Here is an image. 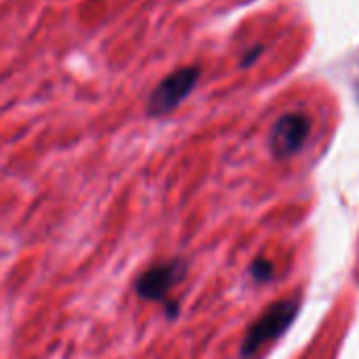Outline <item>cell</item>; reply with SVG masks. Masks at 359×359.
<instances>
[{"instance_id":"obj_3","label":"cell","mask_w":359,"mask_h":359,"mask_svg":"<svg viewBox=\"0 0 359 359\" xmlns=\"http://www.w3.org/2000/svg\"><path fill=\"white\" fill-rule=\"evenodd\" d=\"M200 78V67H181L166 78L154 88L147 101V116L149 118H160L170 111H175L196 88Z\"/></svg>"},{"instance_id":"obj_2","label":"cell","mask_w":359,"mask_h":359,"mask_svg":"<svg viewBox=\"0 0 359 359\" xmlns=\"http://www.w3.org/2000/svg\"><path fill=\"white\" fill-rule=\"evenodd\" d=\"M185 271H187V265L181 259L158 263L139 276V280L135 284V292L143 301L162 303L166 307V313L170 318H175L177 316V303H170L168 297H170V290L185 278Z\"/></svg>"},{"instance_id":"obj_1","label":"cell","mask_w":359,"mask_h":359,"mask_svg":"<svg viewBox=\"0 0 359 359\" xmlns=\"http://www.w3.org/2000/svg\"><path fill=\"white\" fill-rule=\"evenodd\" d=\"M299 307H301V303L297 299H284V301L269 305L263 311V316H259L250 324V328L244 337V343H242V358H255L263 347H267L269 343L280 339L290 328V324L297 320Z\"/></svg>"},{"instance_id":"obj_4","label":"cell","mask_w":359,"mask_h":359,"mask_svg":"<svg viewBox=\"0 0 359 359\" xmlns=\"http://www.w3.org/2000/svg\"><path fill=\"white\" fill-rule=\"evenodd\" d=\"M309 120L303 114H286L282 116L269 135V149L278 160H286L297 154L309 135Z\"/></svg>"},{"instance_id":"obj_5","label":"cell","mask_w":359,"mask_h":359,"mask_svg":"<svg viewBox=\"0 0 359 359\" xmlns=\"http://www.w3.org/2000/svg\"><path fill=\"white\" fill-rule=\"evenodd\" d=\"M250 273H252V278H255V280L265 282V280H269V278H271L273 267H271V263H269L267 259H257V261L252 263V267H250Z\"/></svg>"}]
</instances>
